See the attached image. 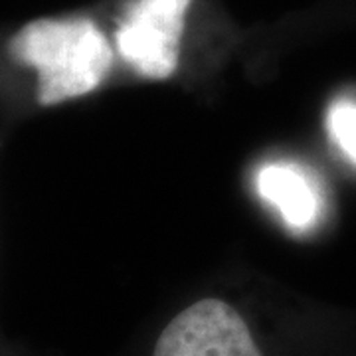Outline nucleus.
I'll use <instances>...</instances> for the list:
<instances>
[{
    "mask_svg": "<svg viewBox=\"0 0 356 356\" xmlns=\"http://www.w3.org/2000/svg\"><path fill=\"white\" fill-rule=\"evenodd\" d=\"M192 0H131L115 32L121 58L149 79L177 72L180 40Z\"/></svg>",
    "mask_w": 356,
    "mask_h": 356,
    "instance_id": "3",
    "label": "nucleus"
},
{
    "mask_svg": "<svg viewBox=\"0 0 356 356\" xmlns=\"http://www.w3.org/2000/svg\"><path fill=\"white\" fill-rule=\"evenodd\" d=\"M259 196L269 202L293 229H309L318 218L321 202L313 182L295 166L267 165L257 172Z\"/></svg>",
    "mask_w": 356,
    "mask_h": 356,
    "instance_id": "4",
    "label": "nucleus"
},
{
    "mask_svg": "<svg viewBox=\"0 0 356 356\" xmlns=\"http://www.w3.org/2000/svg\"><path fill=\"white\" fill-rule=\"evenodd\" d=\"M8 51L36 72V99L44 107L95 91L113 65L107 36L83 16L32 20L10 38Z\"/></svg>",
    "mask_w": 356,
    "mask_h": 356,
    "instance_id": "1",
    "label": "nucleus"
},
{
    "mask_svg": "<svg viewBox=\"0 0 356 356\" xmlns=\"http://www.w3.org/2000/svg\"><path fill=\"white\" fill-rule=\"evenodd\" d=\"M327 129L341 153L356 165V102L339 99L327 113Z\"/></svg>",
    "mask_w": 356,
    "mask_h": 356,
    "instance_id": "5",
    "label": "nucleus"
},
{
    "mask_svg": "<svg viewBox=\"0 0 356 356\" xmlns=\"http://www.w3.org/2000/svg\"><path fill=\"white\" fill-rule=\"evenodd\" d=\"M151 356H266V353L236 307L220 297H204L166 323Z\"/></svg>",
    "mask_w": 356,
    "mask_h": 356,
    "instance_id": "2",
    "label": "nucleus"
}]
</instances>
